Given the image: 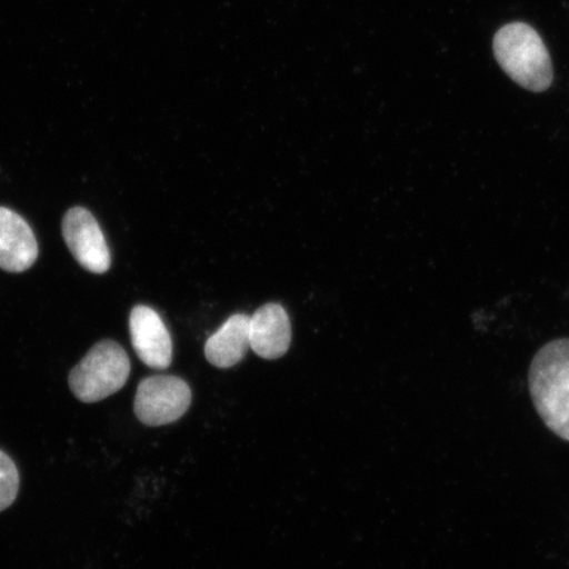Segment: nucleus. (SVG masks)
Returning a JSON list of instances; mask_svg holds the SVG:
<instances>
[{"mask_svg":"<svg viewBox=\"0 0 569 569\" xmlns=\"http://www.w3.org/2000/svg\"><path fill=\"white\" fill-rule=\"evenodd\" d=\"M529 387L539 417L569 442V339L553 340L533 356Z\"/></svg>","mask_w":569,"mask_h":569,"instance_id":"1","label":"nucleus"},{"mask_svg":"<svg viewBox=\"0 0 569 569\" xmlns=\"http://www.w3.org/2000/svg\"><path fill=\"white\" fill-rule=\"evenodd\" d=\"M130 333L134 352L146 366L167 369L172 365V338L161 317L148 306H134L130 316Z\"/></svg>","mask_w":569,"mask_h":569,"instance_id":"6","label":"nucleus"},{"mask_svg":"<svg viewBox=\"0 0 569 569\" xmlns=\"http://www.w3.org/2000/svg\"><path fill=\"white\" fill-rule=\"evenodd\" d=\"M62 237L73 258L91 273L103 274L111 267V254L101 226L83 208L70 209L62 219Z\"/></svg>","mask_w":569,"mask_h":569,"instance_id":"5","label":"nucleus"},{"mask_svg":"<svg viewBox=\"0 0 569 569\" xmlns=\"http://www.w3.org/2000/svg\"><path fill=\"white\" fill-rule=\"evenodd\" d=\"M39 256L38 240L16 211L0 208V269L20 273L33 267Z\"/></svg>","mask_w":569,"mask_h":569,"instance_id":"7","label":"nucleus"},{"mask_svg":"<svg viewBox=\"0 0 569 569\" xmlns=\"http://www.w3.org/2000/svg\"><path fill=\"white\" fill-rule=\"evenodd\" d=\"M249 341L262 359L276 360L288 352L291 325L288 312L279 303L262 306L249 318Z\"/></svg>","mask_w":569,"mask_h":569,"instance_id":"8","label":"nucleus"},{"mask_svg":"<svg viewBox=\"0 0 569 569\" xmlns=\"http://www.w3.org/2000/svg\"><path fill=\"white\" fill-rule=\"evenodd\" d=\"M131 361L113 340L99 341L69 375L71 393L84 403H96L126 386Z\"/></svg>","mask_w":569,"mask_h":569,"instance_id":"3","label":"nucleus"},{"mask_svg":"<svg viewBox=\"0 0 569 569\" xmlns=\"http://www.w3.org/2000/svg\"><path fill=\"white\" fill-rule=\"evenodd\" d=\"M249 318L246 315L232 316L206 343L204 355L210 365L231 368L243 360L251 348L249 341Z\"/></svg>","mask_w":569,"mask_h":569,"instance_id":"9","label":"nucleus"},{"mask_svg":"<svg viewBox=\"0 0 569 569\" xmlns=\"http://www.w3.org/2000/svg\"><path fill=\"white\" fill-rule=\"evenodd\" d=\"M191 390L176 376L147 377L139 383L133 410L139 421L149 427L173 423L188 411Z\"/></svg>","mask_w":569,"mask_h":569,"instance_id":"4","label":"nucleus"},{"mask_svg":"<svg viewBox=\"0 0 569 569\" xmlns=\"http://www.w3.org/2000/svg\"><path fill=\"white\" fill-rule=\"evenodd\" d=\"M20 487V476L16 462L0 450V511L16 502Z\"/></svg>","mask_w":569,"mask_h":569,"instance_id":"10","label":"nucleus"},{"mask_svg":"<svg viewBox=\"0 0 569 569\" xmlns=\"http://www.w3.org/2000/svg\"><path fill=\"white\" fill-rule=\"evenodd\" d=\"M493 52L498 66L519 87L532 92L550 89L553 68L549 49L531 26L515 21L500 28Z\"/></svg>","mask_w":569,"mask_h":569,"instance_id":"2","label":"nucleus"}]
</instances>
